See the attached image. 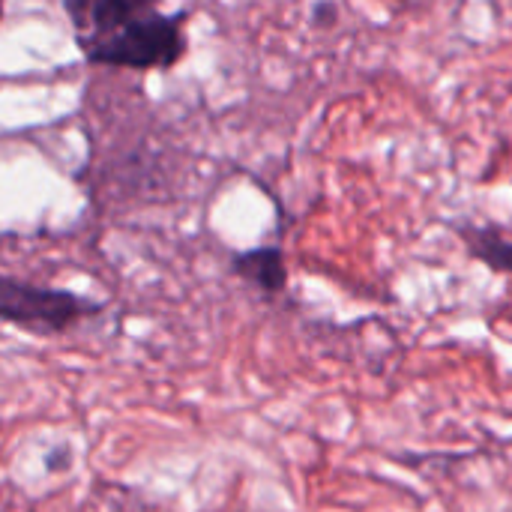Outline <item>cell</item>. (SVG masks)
<instances>
[{"label":"cell","mask_w":512,"mask_h":512,"mask_svg":"<svg viewBox=\"0 0 512 512\" xmlns=\"http://www.w3.org/2000/svg\"><path fill=\"white\" fill-rule=\"evenodd\" d=\"M189 39H186V12H153L144 21L111 33L105 39H96L81 51V57L93 66H111V69H174L186 57Z\"/></svg>","instance_id":"6da1fadb"},{"label":"cell","mask_w":512,"mask_h":512,"mask_svg":"<svg viewBox=\"0 0 512 512\" xmlns=\"http://www.w3.org/2000/svg\"><path fill=\"white\" fill-rule=\"evenodd\" d=\"M102 315V303L66 288L36 285L0 273V321L30 336H66L84 321Z\"/></svg>","instance_id":"7a4b0ae2"},{"label":"cell","mask_w":512,"mask_h":512,"mask_svg":"<svg viewBox=\"0 0 512 512\" xmlns=\"http://www.w3.org/2000/svg\"><path fill=\"white\" fill-rule=\"evenodd\" d=\"M63 12L72 24L75 45L84 48L159 12V0H63Z\"/></svg>","instance_id":"3957f363"},{"label":"cell","mask_w":512,"mask_h":512,"mask_svg":"<svg viewBox=\"0 0 512 512\" xmlns=\"http://www.w3.org/2000/svg\"><path fill=\"white\" fill-rule=\"evenodd\" d=\"M231 270L243 282L255 285L264 294H279L285 288V282H288L285 255H282L279 246H258V249H249V252H240V255H234Z\"/></svg>","instance_id":"277c9868"},{"label":"cell","mask_w":512,"mask_h":512,"mask_svg":"<svg viewBox=\"0 0 512 512\" xmlns=\"http://www.w3.org/2000/svg\"><path fill=\"white\" fill-rule=\"evenodd\" d=\"M468 252L483 261L495 273H512V240H507L498 228H480V225H462L459 228Z\"/></svg>","instance_id":"5b68a950"},{"label":"cell","mask_w":512,"mask_h":512,"mask_svg":"<svg viewBox=\"0 0 512 512\" xmlns=\"http://www.w3.org/2000/svg\"><path fill=\"white\" fill-rule=\"evenodd\" d=\"M3 3H6V0H0V18H3Z\"/></svg>","instance_id":"8992f818"}]
</instances>
